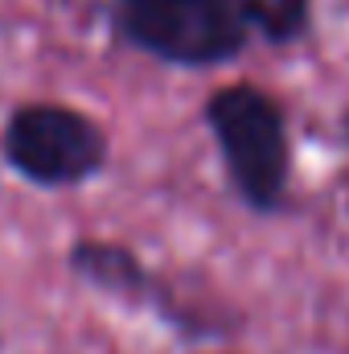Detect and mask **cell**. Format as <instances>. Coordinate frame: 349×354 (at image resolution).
<instances>
[{
    "label": "cell",
    "instance_id": "6da1fadb",
    "mask_svg": "<svg viewBox=\"0 0 349 354\" xmlns=\"http://www.w3.org/2000/svg\"><path fill=\"white\" fill-rule=\"evenodd\" d=\"M201 115L239 202L255 214H279L292 185V136L283 103L255 83H226L210 91Z\"/></svg>",
    "mask_w": 349,
    "mask_h": 354
},
{
    "label": "cell",
    "instance_id": "7a4b0ae2",
    "mask_svg": "<svg viewBox=\"0 0 349 354\" xmlns=\"http://www.w3.org/2000/svg\"><path fill=\"white\" fill-rule=\"evenodd\" d=\"M115 29L136 50L189 71L226 66L251 37L239 0H148L119 8Z\"/></svg>",
    "mask_w": 349,
    "mask_h": 354
},
{
    "label": "cell",
    "instance_id": "3957f363",
    "mask_svg": "<svg viewBox=\"0 0 349 354\" xmlns=\"http://www.w3.org/2000/svg\"><path fill=\"white\" fill-rule=\"evenodd\" d=\"M0 149L8 169L46 189L83 185L111 157V140L99 120L66 103H21L4 124Z\"/></svg>",
    "mask_w": 349,
    "mask_h": 354
},
{
    "label": "cell",
    "instance_id": "277c9868",
    "mask_svg": "<svg viewBox=\"0 0 349 354\" xmlns=\"http://www.w3.org/2000/svg\"><path fill=\"white\" fill-rule=\"evenodd\" d=\"M70 272L79 280H87L90 288L115 297V301H128V305H148L157 309L173 330H181L185 338H201V334H214L193 309H185L173 292L144 268V260L123 248V243H111V239H79L70 248Z\"/></svg>",
    "mask_w": 349,
    "mask_h": 354
},
{
    "label": "cell",
    "instance_id": "5b68a950",
    "mask_svg": "<svg viewBox=\"0 0 349 354\" xmlns=\"http://www.w3.org/2000/svg\"><path fill=\"white\" fill-rule=\"evenodd\" d=\"M243 21L267 46L304 41L312 29V0H239Z\"/></svg>",
    "mask_w": 349,
    "mask_h": 354
},
{
    "label": "cell",
    "instance_id": "8992f818",
    "mask_svg": "<svg viewBox=\"0 0 349 354\" xmlns=\"http://www.w3.org/2000/svg\"><path fill=\"white\" fill-rule=\"evenodd\" d=\"M119 4H123V8H132V4H148V0H119Z\"/></svg>",
    "mask_w": 349,
    "mask_h": 354
}]
</instances>
